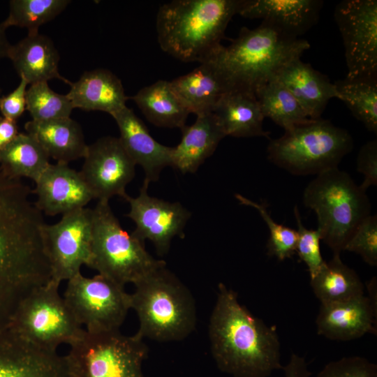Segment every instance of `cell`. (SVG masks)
Segmentation results:
<instances>
[{"label":"cell","mask_w":377,"mask_h":377,"mask_svg":"<svg viewBox=\"0 0 377 377\" xmlns=\"http://www.w3.org/2000/svg\"><path fill=\"white\" fill-rule=\"evenodd\" d=\"M21 179L0 169V332L33 290L49 282L42 212Z\"/></svg>","instance_id":"obj_1"},{"label":"cell","mask_w":377,"mask_h":377,"mask_svg":"<svg viewBox=\"0 0 377 377\" xmlns=\"http://www.w3.org/2000/svg\"><path fill=\"white\" fill-rule=\"evenodd\" d=\"M211 353L218 368L233 377H268L282 369L274 327L242 305L237 294L219 284L209 324Z\"/></svg>","instance_id":"obj_2"},{"label":"cell","mask_w":377,"mask_h":377,"mask_svg":"<svg viewBox=\"0 0 377 377\" xmlns=\"http://www.w3.org/2000/svg\"><path fill=\"white\" fill-rule=\"evenodd\" d=\"M310 47L304 39L290 36L262 22L258 27H242L228 46L221 45L210 61L226 82L229 91L251 94L274 79L289 61Z\"/></svg>","instance_id":"obj_3"},{"label":"cell","mask_w":377,"mask_h":377,"mask_svg":"<svg viewBox=\"0 0 377 377\" xmlns=\"http://www.w3.org/2000/svg\"><path fill=\"white\" fill-rule=\"evenodd\" d=\"M242 0H175L163 4L156 31L163 51L184 61L208 60L220 47L225 30Z\"/></svg>","instance_id":"obj_4"},{"label":"cell","mask_w":377,"mask_h":377,"mask_svg":"<svg viewBox=\"0 0 377 377\" xmlns=\"http://www.w3.org/2000/svg\"><path fill=\"white\" fill-rule=\"evenodd\" d=\"M131 306L139 320L135 333L158 341L184 339L195 329L196 309L188 289L165 265L134 284Z\"/></svg>","instance_id":"obj_5"},{"label":"cell","mask_w":377,"mask_h":377,"mask_svg":"<svg viewBox=\"0 0 377 377\" xmlns=\"http://www.w3.org/2000/svg\"><path fill=\"white\" fill-rule=\"evenodd\" d=\"M303 202L315 212L316 229L333 256H340L357 226L370 215L366 191L338 168L317 175L305 188Z\"/></svg>","instance_id":"obj_6"},{"label":"cell","mask_w":377,"mask_h":377,"mask_svg":"<svg viewBox=\"0 0 377 377\" xmlns=\"http://www.w3.org/2000/svg\"><path fill=\"white\" fill-rule=\"evenodd\" d=\"M284 131L280 138L270 140L267 157L295 175H317L338 168L353 148L350 133L327 119H311Z\"/></svg>","instance_id":"obj_7"},{"label":"cell","mask_w":377,"mask_h":377,"mask_svg":"<svg viewBox=\"0 0 377 377\" xmlns=\"http://www.w3.org/2000/svg\"><path fill=\"white\" fill-rule=\"evenodd\" d=\"M91 259L89 267L124 286L166 265L146 250L144 242L128 234L113 214L109 201L91 209Z\"/></svg>","instance_id":"obj_8"},{"label":"cell","mask_w":377,"mask_h":377,"mask_svg":"<svg viewBox=\"0 0 377 377\" xmlns=\"http://www.w3.org/2000/svg\"><path fill=\"white\" fill-rule=\"evenodd\" d=\"M136 334L119 330L91 332L84 329L64 356L71 377H145L142 369L148 348Z\"/></svg>","instance_id":"obj_9"},{"label":"cell","mask_w":377,"mask_h":377,"mask_svg":"<svg viewBox=\"0 0 377 377\" xmlns=\"http://www.w3.org/2000/svg\"><path fill=\"white\" fill-rule=\"evenodd\" d=\"M59 286L50 279L33 290L17 307L8 329L35 346L51 351L75 340L84 329L60 295Z\"/></svg>","instance_id":"obj_10"},{"label":"cell","mask_w":377,"mask_h":377,"mask_svg":"<svg viewBox=\"0 0 377 377\" xmlns=\"http://www.w3.org/2000/svg\"><path fill=\"white\" fill-rule=\"evenodd\" d=\"M67 281L64 300L85 330H119L131 309L124 286L100 274L86 277L80 273Z\"/></svg>","instance_id":"obj_11"},{"label":"cell","mask_w":377,"mask_h":377,"mask_svg":"<svg viewBox=\"0 0 377 377\" xmlns=\"http://www.w3.org/2000/svg\"><path fill=\"white\" fill-rule=\"evenodd\" d=\"M334 16L345 49L346 77H377V1H341Z\"/></svg>","instance_id":"obj_12"},{"label":"cell","mask_w":377,"mask_h":377,"mask_svg":"<svg viewBox=\"0 0 377 377\" xmlns=\"http://www.w3.org/2000/svg\"><path fill=\"white\" fill-rule=\"evenodd\" d=\"M51 279L61 283L81 273L91 259V209L84 207L63 214L53 225L43 228Z\"/></svg>","instance_id":"obj_13"},{"label":"cell","mask_w":377,"mask_h":377,"mask_svg":"<svg viewBox=\"0 0 377 377\" xmlns=\"http://www.w3.org/2000/svg\"><path fill=\"white\" fill-rule=\"evenodd\" d=\"M80 173L94 199L109 201L118 195L124 199L126 187L135 176V163L119 138L103 137L88 145Z\"/></svg>","instance_id":"obj_14"},{"label":"cell","mask_w":377,"mask_h":377,"mask_svg":"<svg viewBox=\"0 0 377 377\" xmlns=\"http://www.w3.org/2000/svg\"><path fill=\"white\" fill-rule=\"evenodd\" d=\"M149 184L144 180L137 197L126 196L125 200L130 205L126 216L135 223L132 234L144 242L150 240L157 253L163 256L168 251L175 236L184 237L183 230L191 214L179 202L149 195Z\"/></svg>","instance_id":"obj_15"},{"label":"cell","mask_w":377,"mask_h":377,"mask_svg":"<svg viewBox=\"0 0 377 377\" xmlns=\"http://www.w3.org/2000/svg\"><path fill=\"white\" fill-rule=\"evenodd\" d=\"M0 377H71L64 356L41 348L9 329L0 332Z\"/></svg>","instance_id":"obj_16"},{"label":"cell","mask_w":377,"mask_h":377,"mask_svg":"<svg viewBox=\"0 0 377 377\" xmlns=\"http://www.w3.org/2000/svg\"><path fill=\"white\" fill-rule=\"evenodd\" d=\"M35 184L32 191L37 195L35 204L48 216L83 208L94 199L80 172L71 168L68 163L50 164Z\"/></svg>","instance_id":"obj_17"},{"label":"cell","mask_w":377,"mask_h":377,"mask_svg":"<svg viewBox=\"0 0 377 377\" xmlns=\"http://www.w3.org/2000/svg\"><path fill=\"white\" fill-rule=\"evenodd\" d=\"M377 308L364 295L346 301L321 304L316 323L327 339L348 341L366 334H376Z\"/></svg>","instance_id":"obj_18"},{"label":"cell","mask_w":377,"mask_h":377,"mask_svg":"<svg viewBox=\"0 0 377 377\" xmlns=\"http://www.w3.org/2000/svg\"><path fill=\"white\" fill-rule=\"evenodd\" d=\"M115 120L122 146L135 165H140L149 183L158 180L163 168L171 166L173 147L155 140L133 110L125 106L111 115Z\"/></svg>","instance_id":"obj_19"},{"label":"cell","mask_w":377,"mask_h":377,"mask_svg":"<svg viewBox=\"0 0 377 377\" xmlns=\"http://www.w3.org/2000/svg\"><path fill=\"white\" fill-rule=\"evenodd\" d=\"M323 3L319 0H242L237 14L245 18L262 19L298 38L316 24Z\"/></svg>","instance_id":"obj_20"},{"label":"cell","mask_w":377,"mask_h":377,"mask_svg":"<svg viewBox=\"0 0 377 377\" xmlns=\"http://www.w3.org/2000/svg\"><path fill=\"white\" fill-rule=\"evenodd\" d=\"M300 58L287 62L275 78L290 91L310 119H319L329 101L337 98L335 88L326 75Z\"/></svg>","instance_id":"obj_21"},{"label":"cell","mask_w":377,"mask_h":377,"mask_svg":"<svg viewBox=\"0 0 377 377\" xmlns=\"http://www.w3.org/2000/svg\"><path fill=\"white\" fill-rule=\"evenodd\" d=\"M8 59L20 76L28 84L59 79L68 84L71 82L59 73V54L53 41L38 32L27 36L12 45Z\"/></svg>","instance_id":"obj_22"},{"label":"cell","mask_w":377,"mask_h":377,"mask_svg":"<svg viewBox=\"0 0 377 377\" xmlns=\"http://www.w3.org/2000/svg\"><path fill=\"white\" fill-rule=\"evenodd\" d=\"M70 86L66 95L74 108L102 111L112 115L126 106L128 98L121 81L108 69L85 71Z\"/></svg>","instance_id":"obj_23"},{"label":"cell","mask_w":377,"mask_h":377,"mask_svg":"<svg viewBox=\"0 0 377 377\" xmlns=\"http://www.w3.org/2000/svg\"><path fill=\"white\" fill-rule=\"evenodd\" d=\"M181 130V141L172 149L171 167L182 173L196 172L226 137L213 112L197 116L192 125Z\"/></svg>","instance_id":"obj_24"},{"label":"cell","mask_w":377,"mask_h":377,"mask_svg":"<svg viewBox=\"0 0 377 377\" xmlns=\"http://www.w3.org/2000/svg\"><path fill=\"white\" fill-rule=\"evenodd\" d=\"M190 113H212L222 96L229 91L216 67L210 61L200 64L190 73L170 81Z\"/></svg>","instance_id":"obj_25"},{"label":"cell","mask_w":377,"mask_h":377,"mask_svg":"<svg viewBox=\"0 0 377 377\" xmlns=\"http://www.w3.org/2000/svg\"><path fill=\"white\" fill-rule=\"evenodd\" d=\"M213 113L226 136L270 139L269 132L263 129L265 117L253 94L239 90L228 91L220 98Z\"/></svg>","instance_id":"obj_26"},{"label":"cell","mask_w":377,"mask_h":377,"mask_svg":"<svg viewBox=\"0 0 377 377\" xmlns=\"http://www.w3.org/2000/svg\"><path fill=\"white\" fill-rule=\"evenodd\" d=\"M26 133L43 148L49 157L57 162H69L84 158L88 145L80 125L71 117L45 121L31 120L24 125Z\"/></svg>","instance_id":"obj_27"},{"label":"cell","mask_w":377,"mask_h":377,"mask_svg":"<svg viewBox=\"0 0 377 377\" xmlns=\"http://www.w3.org/2000/svg\"><path fill=\"white\" fill-rule=\"evenodd\" d=\"M130 98L148 121L156 126L181 129L191 114L170 81L158 80L142 87Z\"/></svg>","instance_id":"obj_28"},{"label":"cell","mask_w":377,"mask_h":377,"mask_svg":"<svg viewBox=\"0 0 377 377\" xmlns=\"http://www.w3.org/2000/svg\"><path fill=\"white\" fill-rule=\"evenodd\" d=\"M310 283L321 304L343 302L364 295L365 286L360 276L338 255L325 262L311 278Z\"/></svg>","instance_id":"obj_29"},{"label":"cell","mask_w":377,"mask_h":377,"mask_svg":"<svg viewBox=\"0 0 377 377\" xmlns=\"http://www.w3.org/2000/svg\"><path fill=\"white\" fill-rule=\"evenodd\" d=\"M49 156L29 134L19 133L0 150V169L12 178L36 182L50 164Z\"/></svg>","instance_id":"obj_30"},{"label":"cell","mask_w":377,"mask_h":377,"mask_svg":"<svg viewBox=\"0 0 377 377\" xmlns=\"http://www.w3.org/2000/svg\"><path fill=\"white\" fill-rule=\"evenodd\" d=\"M264 117H269L284 130L311 120L290 91L276 78L256 91Z\"/></svg>","instance_id":"obj_31"},{"label":"cell","mask_w":377,"mask_h":377,"mask_svg":"<svg viewBox=\"0 0 377 377\" xmlns=\"http://www.w3.org/2000/svg\"><path fill=\"white\" fill-rule=\"evenodd\" d=\"M337 98L366 128L377 133V77L347 78L333 82Z\"/></svg>","instance_id":"obj_32"},{"label":"cell","mask_w":377,"mask_h":377,"mask_svg":"<svg viewBox=\"0 0 377 377\" xmlns=\"http://www.w3.org/2000/svg\"><path fill=\"white\" fill-rule=\"evenodd\" d=\"M71 1L68 0H11L8 17L2 22L10 27L26 28L28 33L38 32L42 24L59 15Z\"/></svg>","instance_id":"obj_33"},{"label":"cell","mask_w":377,"mask_h":377,"mask_svg":"<svg viewBox=\"0 0 377 377\" xmlns=\"http://www.w3.org/2000/svg\"><path fill=\"white\" fill-rule=\"evenodd\" d=\"M27 108L33 121H45L70 117L74 109L67 95L52 90L47 82L30 84L26 94Z\"/></svg>","instance_id":"obj_34"},{"label":"cell","mask_w":377,"mask_h":377,"mask_svg":"<svg viewBox=\"0 0 377 377\" xmlns=\"http://www.w3.org/2000/svg\"><path fill=\"white\" fill-rule=\"evenodd\" d=\"M235 198L240 204L256 209L267 224L269 230L267 254L280 261L292 258L296 251L297 230L274 221L267 211L266 204L256 202L240 194H236Z\"/></svg>","instance_id":"obj_35"},{"label":"cell","mask_w":377,"mask_h":377,"mask_svg":"<svg viewBox=\"0 0 377 377\" xmlns=\"http://www.w3.org/2000/svg\"><path fill=\"white\" fill-rule=\"evenodd\" d=\"M294 215L297 226V241L295 253L303 261L309 272L310 278L313 277L324 265L320 246L321 236L316 230L307 229L303 225L297 205L294 207Z\"/></svg>","instance_id":"obj_36"},{"label":"cell","mask_w":377,"mask_h":377,"mask_svg":"<svg viewBox=\"0 0 377 377\" xmlns=\"http://www.w3.org/2000/svg\"><path fill=\"white\" fill-rule=\"evenodd\" d=\"M344 251L360 255L371 266L377 265V216L369 215L357 226Z\"/></svg>","instance_id":"obj_37"},{"label":"cell","mask_w":377,"mask_h":377,"mask_svg":"<svg viewBox=\"0 0 377 377\" xmlns=\"http://www.w3.org/2000/svg\"><path fill=\"white\" fill-rule=\"evenodd\" d=\"M316 377H377V365L363 357H344L327 363Z\"/></svg>","instance_id":"obj_38"},{"label":"cell","mask_w":377,"mask_h":377,"mask_svg":"<svg viewBox=\"0 0 377 377\" xmlns=\"http://www.w3.org/2000/svg\"><path fill=\"white\" fill-rule=\"evenodd\" d=\"M357 170L364 175L360 185L366 191L371 186L377 184V141L366 142L360 148L357 157Z\"/></svg>","instance_id":"obj_39"},{"label":"cell","mask_w":377,"mask_h":377,"mask_svg":"<svg viewBox=\"0 0 377 377\" xmlns=\"http://www.w3.org/2000/svg\"><path fill=\"white\" fill-rule=\"evenodd\" d=\"M27 82L20 77L18 86L7 96L0 98V112L5 118L16 121L27 108Z\"/></svg>","instance_id":"obj_40"},{"label":"cell","mask_w":377,"mask_h":377,"mask_svg":"<svg viewBox=\"0 0 377 377\" xmlns=\"http://www.w3.org/2000/svg\"><path fill=\"white\" fill-rule=\"evenodd\" d=\"M285 377H310L311 372L308 369L304 357L292 353L288 363L283 367Z\"/></svg>","instance_id":"obj_41"},{"label":"cell","mask_w":377,"mask_h":377,"mask_svg":"<svg viewBox=\"0 0 377 377\" xmlns=\"http://www.w3.org/2000/svg\"><path fill=\"white\" fill-rule=\"evenodd\" d=\"M19 133L16 121L0 116V150L8 145Z\"/></svg>","instance_id":"obj_42"},{"label":"cell","mask_w":377,"mask_h":377,"mask_svg":"<svg viewBox=\"0 0 377 377\" xmlns=\"http://www.w3.org/2000/svg\"><path fill=\"white\" fill-rule=\"evenodd\" d=\"M6 29L0 23V59L8 58L11 47L6 34Z\"/></svg>","instance_id":"obj_43"},{"label":"cell","mask_w":377,"mask_h":377,"mask_svg":"<svg viewBox=\"0 0 377 377\" xmlns=\"http://www.w3.org/2000/svg\"><path fill=\"white\" fill-rule=\"evenodd\" d=\"M1 97V89H0V98Z\"/></svg>","instance_id":"obj_44"}]
</instances>
